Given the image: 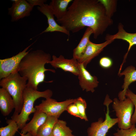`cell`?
<instances>
[{
    "label": "cell",
    "mask_w": 136,
    "mask_h": 136,
    "mask_svg": "<svg viewBox=\"0 0 136 136\" xmlns=\"http://www.w3.org/2000/svg\"><path fill=\"white\" fill-rule=\"evenodd\" d=\"M56 21L72 33L78 32L85 27H90L95 39L113 23L98 0H74L64 16Z\"/></svg>",
    "instance_id": "obj_1"
},
{
    "label": "cell",
    "mask_w": 136,
    "mask_h": 136,
    "mask_svg": "<svg viewBox=\"0 0 136 136\" xmlns=\"http://www.w3.org/2000/svg\"><path fill=\"white\" fill-rule=\"evenodd\" d=\"M51 60L50 54L42 50L30 51L21 61L18 72L27 79V86L38 90L39 85L45 82L46 71L55 72L53 69L45 67V65Z\"/></svg>",
    "instance_id": "obj_2"
},
{
    "label": "cell",
    "mask_w": 136,
    "mask_h": 136,
    "mask_svg": "<svg viewBox=\"0 0 136 136\" xmlns=\"http://www.w3.org/2000/svg\"><path fill=\"white\" fill-rule=\"evenodd\" d=\"M52 95V91L49 89L39 91L27 85L23 91V104L21 111L16 116L11 117V119L17 123L19 129L21 130L24 127L29 120L30 115L36 111V109L34 107L36 100L40 97L51 98Z\"/></svg>",
    "instance_id": "obj_3"
},
{
    "label": "cell",
    "mask_w": 136,
    "mask_h": 136,
    "mask_svg": "<svg viewBox=\"0 0 136 136\" xmlns=\"http://www.w3.org/2000/svg\"><path fill=\"white\" fill-rule=\"evenodd\" d=\"M27 79L16 72L1 80L0 86L11 95L14 102L15 108L11 117H15L21 112L23 107V91L27 86Z\"/></svg>",
    "instance_id": "obj_4"
},
{
    "label": "cell",
    "mask_w": 136,
    "mask_h": 136,
    "mask_svg": "<svg viewBox=\"0 0 136 136\" xmlns=\"http://www.w3.org/2000/svg\"><path fill=\"white\" fill-rule=\"evenodd\" d=\"M112 107L115 112L117 118L119 120L117 123L119 128L127 129L130 128L132 125L131 119L134 107L131 100L127 97L123 100L115 98Z\"/></svg>",
    "instance_id": "obj_5"
},
{
    "label": "cell",
    "mask_w": 136,
    "mask_h": 136,
    "mask_svg": "<svg viewBox=\"0 0 136 136\" xmlns=\"http://www.w3.org/2000/svg\"><path fill=\"white\" fill-rule=\"evenodd\" d=\"M112 101L107 94L104 102L107 108L105 119L104 120L100 118L97 121L92 123L87 129V136H106L109 130L119 122L118 118H112L109 115V106Z\"/></svg>",
    "instance_id": "obj_6"
},
{
    "label": "cell",
    "mask_w": 136,
    "mask_h": 136,
    "mask_svg": "<svg viewBox=\"0 0 136 136\" xmlns=\"http://www.w3.org/2000/svg\"><path fill=\"white\" fill-rule=\"evenodd\" d=\"M76 98L69 99L57 102L51 98L42 100L41 103L35 106V108L45 113L48 116H53L58 118L61 114L66 111L67 106L74 103Z\"/></svg>",
    "instance_id": "obj_7"
},
{
    "label": "cell",
    "mask_w": 136,
    "mask_h": 136,
    "mask_svg": "<svg viewBox=\"0 0 136 136\" xmlns=\"http://www.w3.org/2000/svg\"><path fill=\"white\" fill-rule=\"evenodd\" d=\"M35 42L29 45L23 50L13 56L0 59V79L11 74L18 72L20 63L23 58L31 49L28 51Z\"/></svg>",
    "instance_id": "obj_8"
},
{
    "label": "cell",
    "mask_w": 136,
    "mask_h": 136,
    "mask_svg": "<svg viewBox=\"0 0 136 136\" xmlns=\"http://www.w3.org/2000/svg\"><path fill=\"white\" fill-rule=\"evenodd\" d=\"M11 6L8 8V14L11 21H17L20 19L29 16L34 6L25 0H12Z\"/></svg>",
    "instance_id": "obj_9"
},
{
    "label": "cell",
    "mask_w": 136,
    "mask_h": 136,
    "mask_svg": "<svg viewBox=\"0 0 136 136\" xmlns=\"http://www.w3.org/2000/svg\"><path fill=\"white\" fill-rule=\"evenodd\" d=\"M37 10L46 17L48 24V26L40 35L44 33L59 32L64 33L68 37L70 35V32L64 27L59 25L55 20V16L52 10L49 5L45 4L41 7L38 6Z\"/></svg>",
    "instance_id": "obj_10"
},
{
    "label": "cell",
    "mask_w": 136,
    "mask_h": 136,
    "mask_svg": "<svg viewBox=\"0 0 136 136\" xmlns=\"http://www.w3.org/2000/svg\"><path fill=\"white\" fill-rule=\"evenodd\" d=\"M48 63L55 69L59 68L65 72H70L78 76L79 74L78 63L77 60L73 58L68 59L62 55L57 57L54 55L52 56V60Z\"/></svg>",
    "instance_id": "obj_11"
},
{
    "label": "cell",
    "mask_w": 136,
    "mask_h": 136,
    "mask_svg": "<svg viewBox=\"0 0 136 136\" xmlns=\"http://www.w3.org/2000/svg\"><path fill=\"white\" fill-rule=\"evenodd\" d=\"M79 74L78 76L79 84L83 90L94 92L99 82L95 76H92L86 69L83 63H78Z\"/></svg>",
    "instance_id": "obj_12"
},
{
    "label": "cell",
    "mask_w": 136,
    "mask_h": 136,
    "mask_svg": "<svg viewBox=\"0 0 136 136\" xmlns=\"http://www.w3.org/2000/svg\"><path fill=\"white\" fill-rule=\"evenodd\" d=\"M123 27V25L121 23H119L118 27L117 32L114 35L107 34L105 38L106 41L114 40L116 39H121L126 41L129 44L127 51L124 57L123 61L119 69V72L121 71L122 66L125 61L126 59L130 49L133 46L136 45V33H128L125 31Z\"/></svg>",
    "instance_id": "obj_13"
},
{
    "label": "cell",
    "mask_w": 136,
    "mask_h": 136,
    "mask_svg": "<svg viewBox=\"0 0 136 136\" xmlns=\"http://www.w3.org/2000/svg\"><path fill=\"white\" fill-rule=\"evenodd\" d=\"M114 40H107L100 44L93 43L90 41L82 56L78 61L80 63H82L86 68L87 65L95 57L97 56L104 49Z\"/></svg>",
    "instance_id": "obj_14"
},
{
    "label": "cell",
    "mask_w": 136,
    "mask_h": 136,
    "mask_svg": "<svg viewBox=\"0 0 136 136\" xmlns=\"http://www.w3.org/2000/svg\"><path fill=\"white\" fill-rule=\"evenodd\" d=\"M47 117L46 114L36 109L31 120L21 130L20 133L23 134L29 133L32 136H36L38 129L45 122Z\"/></svg>",
    "instance_id": "obj_15"
},
{
    "label": "cell",
    "mask_w": 136,
    "mask_h": 136,
    "mask_svg": "<svg viewBox=\"0 0 136 136\" xmlns=\"http://www.w3.org/2000/svg\"><path fill=\"white\" fill-rule=\"evenodd\" d=\"M118 74L120 76L123 75L124 76V82L122 87L123 90L120 91L118 94L119 99L123 100L126 97L125 93L129 86L131 83L136 81V70L134 66H129Z\"/></svg>",
    "instance_id": "obj_16"
},
{
    "label": "cell",
    "mask_w": 136,
    "mask_h": 136,
    "mask_svg": "<svg viewBox=\"0 0 136 136\" xmlns=\"http://www.w3.org/2000/svg\"><path fill=\"white\" fill-rule=\"evenodd\" d=\"M15 105L12 97L3 88H0V110L4 116L8 115L15 109Z\"/></svg>",
    "instance_id": "obj_17"
},
{
    "label": "cell",
    "mask_w": 136,
    "mask_h": 136,
    "mask_svg": "<svg viewBox=\"0 0 136 136\" xmlns=\"http://www.w3.org/2000/svg\"><path fill=\"white\" fill-rule=\"evenodd\" d=\"M72 0H52L49 5L50 6L56 20L63 18L66 14L67 7Z\"/></svg>",
    "instance_id": "obj_18"
},
{
    "label": "cell",
    "mask_w": 136,
    "mask_h": 136,
    "mask_svg": "<svg viewBox=\"0 0 136 136\" xmlns=\"http://www.w3.org/2000/svg\"><path fill=\"white\" fill-rule=\"evenodd\" d=\"M93 33L91 28H87L78 44L73 50V58L78 61L83 54L90 41V37Z\"/></svg>",
    "instance_id": "obj_19"
},
{
    "label": "cell",
    "mask_w": 136,
    "mask_h": 136,
    "mask_svg": "<svg viewBox=\"0 0 136 136\" xmlns=\"http://www.w3.org/2000/svg\"><path fill=\"white\" fill-rule=\"evenodd\" d=\"M58 118L48 116L45 122L38 129L36 136H53V128Z\"/></svg>",
    "instance_id": "obj_20"
},
{
    "label": "cell",
    "mask_w": 136,
    "mask_h": 136,
    "mask_svg": "<svg viewBox=\"0 0 136 136\" xmlns=\"http://www.w3.org/2000/svg\"><path fill=\"white\" fill-rule=\"evenodd\" d=\"M72 131L66 126V122L58 119L55 124L53 130V136H75Z\"/></svg>",
    "instance_id": "obj_21"
},
{
    "label": "cell",
    "mask_w": 136,
    "mask_h": 136,
    "mask_svg": "<svg viewBox=\"0 0 136 136\" xmlns=\"http://www.w3.org/2000/svg\"><path fill=\"white\" fill-rule=\"evenodd\" d=\"M8 125L0 128V136H14L19 129L16 122L11 119L7 120Z\"/></svg>",
    "instance_id": "obj_22"
},
{
    "label": "cell",
    "mask_w": 136,
    "mask_h": 136,
    "mask_svg": "<svg viewBox=\"0 0 136 136\" xmlns=\"http://www.w3.org/2000/svg\"><path fill=\"white\" fill-rule=\"evenodd\" d=\"M103 5L106 13L110 18L116 11L117 1L115 0H98Z\"/></svg>",
    "instance_id": "obj_23"
},
{
    "label": "cell",
    "mask_w": 136,
    "mask_h": 136,
    "mask_svg": "<svg viewBox=\"0 0 136 136\" xmlns=\"http://www.w3.org/2000/svg\"><path fill=\"white\" fill-rule=\"evenodd\" d=\"M74 103L78 107L81 119L84 120L85 121H88V120L85 112L87 104L85 100L81 97H79L76 98V101Z\"/></svg>",
    "instance_id": "obj_24"
},
{
    "label": "cell",
    "mask_w": 136,
    "mask_h": 136,
    "mask_svg": "<svg viewBox=\"0 0 136 136\" xmlns=\"http://www.w3.org/2000/svg\"><path fill=\"white\" fill-rule=\"evenodd\" d=\"M114 136H136V127L135 125L127 129H117V132L113 134Z\"/></svg>",
    "instance_id": "obj_25"
},
{
    "label": "cell",
    "mask_w": 136,
    "mask_h": 136,
    "mask_svg": "<svg viewBox=\"0 0 136 136\" xmlns=\"http://www.w3.org/2000/svg\"><path fill=\"white\" fill-rule=\"evenodd\" d=\"M125 96L131 100L135 107V110L131 119V123L132 125H135L136 123V94L128 88L126 92Z\"/></svg>",
    "instance_id": "obj_26"
},
{
    "label": "cell",
    "mask_w": 136,
    "mask_h": 136,
    "mask_svg": "<svg viewBox=\"0 0 136 136\" xmlns=\"http://www.w3.org/2000/svg\"><path fill=\"white\" fill-rule=\"evenodd\" d=\"M66 111L71 115L81 119L78 107L75 103L69 105L67 107Z\"/></svg>",
    "instance_id": "obj_27"
},
{
    "label": "cell",
    "mask_w": 136,
    "mask_h": 136,
    "mask_svg": "<svg viewBox=\"0 0 136 136\" xmlns=\"http://www.w3.org/2000/svg\"><path fill=\"white\" fill-rule=\"evenodd\" d=\"M100 65L102 68L108 69L110 68L113 64L112 59L107 57H104L100 59L99 61Z\"/></svg>",
    "instance_id": "obj_28"
},
{
    "label": "cell",
    "mask_w": 136,
    "mask_h": 136,
    "mask_svg": "<svg viewBox=\"0 0 136 136\" xmlns=\"http://www.w3.org/2000/svg\"><path fill=\"white\" fill-rule=\"evenodd\" d=\"M27 2L34 6H38L41 7L47 1L46 0H27Z\"/></svg>",
    "instance_id": "obj_29"
},
{
    "label": "cell",
    "mask_w": 136,
    "mask_h": 136,
    "mask_svg": "<svg viewBox=\"0 0 136 136\" xmlns=\"http://www.w3.org/2000/svg\"><path fill=\"white\" fill-rule=\"evenodd\" d=\"M21 136H32L31 134L29 133H27L25 134H23L21 133H20Z\"/></svg>",
    "instance_id": "obj_30"
},
{
    "label": "cell",
    "mask_w": 136,
    "mask_h": 136,
    "mask_svg": "<svg viewBox=\"0 0 136 136\" xmlns=\"http://www.w3.org/2000/svg\"></svg>",
    "instance_id": "obj_31"
},
{
    "label": "cell",
    "mask_w": 136,
    "mask_h": 136,
    "mask_svg": "<svg viewBox=\"0 0 136 136\" xmlns=\"http://www.w3.org/2000/svg\"></svg>",
    "instance_id": "obj_32"
}]
</instances>
